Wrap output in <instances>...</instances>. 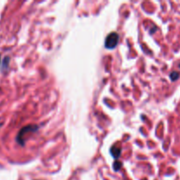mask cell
<instances>
[{"mask_svg":"<svg viewBox=\"0 0 180 180\" xmlns=\"http://www.w3.org/2000/svg\"><path fill=\"white\" fill-rule=\"evenodd\" d=\"M119 40H120V36L117 32H110L106 38L105 47L107 49H112L117 47L118 43H119Z\"/></svg>","mask_w":180,"mask_h":180,"instance_id":"6da1fadb","label":"cell"},{"mask_svg":"<svg viewBox=\"0 0 180 180\" xmlns=\"http://www.w3.org/2000/svg\"><path fill=\"white\" fill-rule=\"evenodd\" d=\"M37 129V126H27V127H25V128H23L22 129L19 131V133L17 135V142L23 146L24 144H25V142H24V141H25V138H24L25 134H28V133H30V132H34Z\"/></svg>","mask_w":180,"mask_h":180,"instance_id":"7a4b0ae2","label":"cell"},{"mask_svg":"<svg viewBox=\"0 0 180 180\" xmlns=\"http://www.w3.org/2000/svg\"><path fill=\"white\" fill-rule=\"evenodd\" d=\"M111 152L112 156L113 158H119L120 157V154H121V148L120 147H116V146H112L111 148Z\"/></svg>","mask_w":180,"mask_h":180,"instance_id":"3957f363","label":"cell"},{"mask_svg":"<svg viewBox=\"0 0 180 180\" xmlns=\"http://www.w3.org/2000/svg\"><path fill=\"white\" fill-rule=\"evenodd\" d=\"M122 162L120 161H115L113 162V170L115 171H118L119 170L121 169V167H122Z\"/></svg>","mask_w":180,"mask_h":180,"instance_id":"277c9868","label":"cell"},{"mask_svg":"<svg viewBox=\"0 0 180 180\" xmlns=\"http://www.w3.org/2000/svg\"><path fill=\"white\" fill-rule=\"evenodd\" d=\"M170 78H171V81H176L177 79H178V78H179V73L177 72V71H173L170 75Z\"/></svg>","mask_w":180,"mask_h":180,"instance_id":"5b68a950","label":"cell"},{"mask_svg":"<svg viewBox=\"0 0 180 180\" xmlns=\"http://www.w3.org/2000/svg\"><path fill=\"white\" fill-rule=\"evenodd\" d=\"M179 68H180V64H179Z\"/></svg>","mask_w":180,"mask_h":180,"instance_id":"8992f818","label":"cell"}]
</instances>
